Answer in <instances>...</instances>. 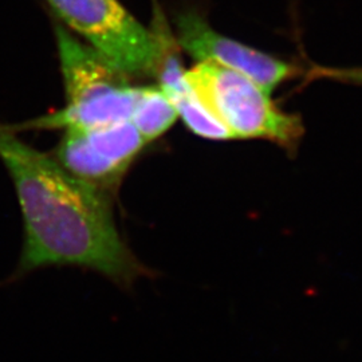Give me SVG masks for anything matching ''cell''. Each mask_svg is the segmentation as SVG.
Listing matches in <instances>:
<instances>
[{
	"mask_svg": "<svg viewBox=\"0 0 362 362\" xmlns=\"http://www.w3.org/2000/svg\"><path fill=\"white\" fill-rule=\"evenodd\" d=\"M71 33L124 74L157 71L164 39L136 21L118 0H47Z\"/></svg>",
	"mask_w": 362,
	"mask_h": 362,
	"instance_id": "cell-4",
	"label": "cell"
},
{
	"mask_svg": "<svg viewBox=\"0 0 362 362\" xmlns=\"http://www.w3.org/2000/svg\"><path fill=\"white\" fill-rule=\"evenodd\" d=\"M177 117V109L160 88H141L132 122L148 144L170 129Z\"/></svg>",
	"mask_w": 362,
	"mask_h": 362,
	"instance_id": "cell-8",
	"label": "cell"
},
{
	"mask_svg": "<svg viewBox=\"0 0 362 362\" xmlns=\"http://www.w3.org/2000/svg\"><path fill=\"white\" fill-rule=\"evenodd\" d=\"M185 81L233 139H262L297 151L303 134L300 118L282 112L252 79L204 61L185 73Z\"/></svg>",
	"mask_w": 362,
	"mask_h": 362,
	"instance_id": "cell-3",
	"label": "cell"
},
{
	"mask_svg": "<svg viewBox=\"0 0 362 362\" xmlns=\"http://www.w3.org/2000/svg\"><path fill=\"white\" fill-rule=\"evenodd\" d=\"M158 71L160 89L167 94L177 109L179 116L194 134L208 140L233 139L231 133L197 100L194 90L185 81V71L175 57H167L161 62Z\"/></svg>",
	"mask_w": 362,
	"mask_h": 362,
	"instance_id": "cell-7",
	"label": "cell"
},
{
	"mask_svg": "<svg viewBox=\"0 0 362 362\" xmlns=\"http://www.w3.org/2000/svg\"><path fill=\"white\" fill-rule=\"evenodd\" d=\"M57 46L65 83L66 104L47 116L16 129L90 130L132 121L141 88H133L121 73L83 45L65 26H57Z\"/></svg>",
	"mask_w": 362,
	"mask_h": 362,
	"instance_id": "cell-2",
	"label": "cell"
},
{
	"mask_svg": "<svg viewBox=\"0 0 362 362\" xmlns=\"http://www.w3.org/2000/svg\"><path fill=\"white\" fill-rule=\"evenodd\" d=\"M0 161L13 181L23 221L13 278L47 267L98 272L121 287L148 274L117 230L110 194L67 172L52 155L0 122Z\"/></svg>",
	"mask_w": 362,
	"mask_h": 362,
	"instance_id": "cell-1",
	"label": "cell"
},
{
	"mask_svg": "<svg viewBox=\"0 0 362 362\" xmlns=\"http://www.w3.org/2000/svg\"><path fill=\"white\" fill-rule=\"evenodd\" d=\"M146 141L132 121L90 130H65L54 157L78 180L115 196Z\"/></svg>",
	"mask_w": 362,
	"mask_h": 362,
	"instance_id": "cell-5",
	"label": "cell"
},
{
	"mask_svg": "<svg viewBox=\"0 0 362 362\" xmlns=\"http://www.w3.org/2000/svg\"><path fill=\"white\" fill-rule=\"evenodd\" d=\"M309 81L314 79H330L344 83H353L362 86V67L338 69V67H321L314 66L308 74Z\"/></svg>",
	"mask_w": 362,
	"mask_h": 362,
	"instance_id": "cell-9",
	"label": "cell"
},
{
	"mask_svg": "<svg viewBox=\"0 0 362 362\" xmlns=\"http://www.w3.org/2000/svg\"><path fill=\"white\" fill-rule=\"evenodd\" d=\"M177 43L199 62H215L252 79L267 94L279 83L294 77V67L272 55L220 35L194 11L181 13L175 19Z\"/></svg>",
	"mask_w": 362,
	"mask_h": 362,
	"instance_id": "cell-6",
	"label": "cell"
}]
</instances>
